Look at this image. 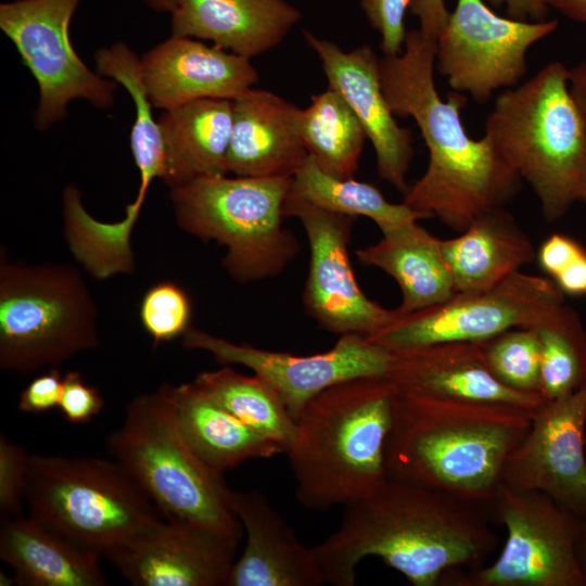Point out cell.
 Here are the masks:
<instances>
[{
    "label": "cell",
    "mask_w": 586,
    "mask_h": 586,
    "mask_svg": "<svg viewBox=\"0 0 586 586\" xmlns=\"http://www.w3.org/2000/svg\"><path fill=\"white\" fill-rule=\"evenodd\" d=\"M484 136L537 196L552 222L578 202L586 178V125L569 88V68L555 61L504 90Z\"/></svg>",
    "instance_id": "5b68a950"
},
{
    "label": "cell",
    "mask_w": 586,
    "mask_h": 586,
    "mask_svg": "<svg viewBox=\"0 0 586 586\" xmlns=\"http://www.w3.org/2000/svg\"><path fill=\"white\" fill-rule=\"evenodd\" d=\"M569 88L586 125V56L569 68Z\"/></svg>",
    "instance_id": "ee69618b"
},
{
    "label": "cell",
    "mask_w": 586,
    "mask_h": 586,
    "mask_svg": "<svg viewBox=\"0 0 586 586\" xmlns=\"http://www.w3.org/2000/svg\"><path fill=\"white\" fill-rule=\"evenodd\" d=\"M479 343L488 369L502 384L539 394L540 351L534 327L510 329Z\"/></svg>",
    "instance_id": "836d02e7"
},
{
    "label": "cell",
    "mask_w": 586,
    "mask_h": 586,
    "mask_svg": "<svg viewBox=\"0 0 586 586\" xmlns=\"http://www.w3.org/2000/svg\"><path fill=\"white\" fill-rule=\"evenodd\" d=\"M140 59L150 99L162 111L201 99L233 101L259 79L250 59L191 37L170 35Z\"/></svg>",
    "instance_id": "d6986e66"
},
{
    "label": "cell",
    "mask_w": 586,
    "mask_h": 586,
    "mask_svg": "<svg viewBox=\"0 0 586 586\" xmlns=\"http://www.w3.org/2000/svg\"><path fill=\"white\" fill-rule=\"evenodd\" d=\"M104 407L100 391L89 385L77 371L63 377V388L59 408L64 419L73 424L89 423Z\"/></svg>",
    "instance_id": "74e56055"
},
{
    "label": "cell",
    "mask_w": 586,
    "mask_h": 586,
    "mask_svg": "<svg viewBox=\"0 0 586 586\" xmlns=\"http://www.w3.org/2000/svg\"><path fill=\"white\" fill-rule=\"evenodd\" d=\"M82 0H14L0 4V28L34 76V124L44 131L67 116L77 99L98 110L114 104L117 84L91 71L69 39L71 20Z\"/></svg>",
    "instance_id": "8fae6325"
},
{
    "label": "cell",
    "mask_w": 586,
    "mask_h": 586,
    "mask_svg": "<svg viewBox=\"0 0 586 586\" xmlns=\"http://www.w3.org/2000/svg\"><path fill=\"white\" fill-rule=\"evenodd\" d=\"M106 445L166 520L242 538V525L226 500L222 474L206 466L183 437L168 383L132 398Z\"/></svg>",
    "instance_id": "8992f818"
},
{
    "label": "cell",
    "mask_w": 586,
    "mask_h": 586,
    "mask_svg": "<svg viewBox=\"0 0 586 586\" xmlns=\"http://www.w3.org/2000/svg\"><path fill=\"white\" fill-rule=\"evenodd\" d=\"M24 499L29 515L105 559L162 520L114 459L31 455Z\"/></svg>",
    "instance_id": "ba28073f"
},
{
    "label": "cell",
    "mask_w": 586,
    "mask_h": 586,
    "mask_svg": "<svg viewBox=\"0 0 586 586\" xmlns=\"http://www.w3.org/2000/svg\"><path fill=\"white\" fill-rule=\"evenodd\" d=\"M532 417L507 404L396 390L385 445L386 475L445 493L488 515L507 461Z\"/></svg>",
    "instance_id": "3957f363"
},
{
    "label": "cell",
    "mask_w": 586,
    "mask_h": 586,
    "mask_svg": "<svg viewBox=\"0 0 586 586\" xmlns=\"http://www.w3.org/2000/svg\"><path fill=\"white\" fill-rule=\"evenodd\" d=\"M552 281L564 295H586V251L564 268Z\"/></svg>",
    "instance_id": "7bdbcfd3"
},
{
    "label": "cell",
    "mask_w": 586,
    "mask_h": 586,
    "mask_svg": "<svg viewBox=\"0 0 586 586\" xmlns=\"http://www.w3.org/2000/svg\"><path fill=\"white\" fill-rule=\"evenodd\" d=\"M492 9L505 7L507 17L517 21L542 22L549 14L544 0H484Z\"/></svg>",
    "instance_id": "b9f144b4"
},
{
    "label": "cell",
    "mask_w": 586,
    "mask_h": 586,
    "mask_svg": "<svg viewBox=\"0 0 586 586\" xmlns=\"http://www.w3.org/2000/svg\"><path fill=\"white\" fill-rule=\"evenodd\" d=\"M441 245L456 292L495 286L536 257L531 238L505 207L476 218Z\"/></svg>",
    "instance_id": "484cf974"
},
{
    "label": "cell",
    "mask_w": 586,
    "mask_h": 586,
    "mask_svg": "<svg viewBox=\"0 0 586 586\" xmlns=\"http://www.w3.org/2000/svg\"><path fill=\"white\" fill-rule=\"evenodd\" d=\"M577 552L581 568L586 576V525L578 543Z\"/></svg>",
    "instance_id": "7dc6e473"
},
{
    "label": "cell",
    "mask_w": 586,
    "mask_h": 586,
    "mask_svg": "<svg viewBox=\"0 0 586 586\" xmlns=\"http://www.w3.org/2000/svg\"><path fill=\"white\" fill-rule=\"evenodd\" d=\"M395 392L386 377L355 378L328 387L304 406L284 451L302 506L345 507L387 477L385 445Z\"/></svg>",
    "instance_id": "277c9868"
},
{
    "label": "cell",
    "mask_w": 586,
    "mask_h": 586,
    "mask_svg": "<svg viewBox=\"0 0 586 586\" xmlns=\"http://www.w3.org/2000/svg\"><path fill=\"white\" fill-rule=\"evenodd\" d=\"M193 382L231 415L285 451L294 435L295 419L266 381L256 374H242L227 365L199 373Z\"/></svg>",
    "instance_id": "4dcf8cb0"
},
{
    "label": "cell",
    "mask_w": 586,
    "mask_h": 586,
    "mask_svg": "<svg viewBox=\"0 0 586 586\" xmlns=\"http://www.w3.org/2000/svg\"><path fill=\"white\" fill-rule=\"evenodd\" d=\"M409 11L418 17L419 29L435 40L445 29L450 15L444 0H412Z\"/></svg>",
    "instance_id": "60d3db41"
},
{
    "label": "cell",
    "mask_w": 586,
    "mask_h": 586,
    "mask_svg": "<svg viewBox=\"0 0 586 586\" xmlns=\"http://www.w3.org/2000/svg\"><path fill=\"white\" fill-rule=\"evenodd\" d=\"M30 454L21 445L0 435V512L20 515L25 502V487Z\"/></svg>",
    "instance_id": "d590c367"
},
{
    "label": "cell",
    "mask_w": 586,
    "mask_h": 586,
    "mask_svg": "<svg viewBox=\"0 0 586 586\" xmlns=\"http://www.w3.org/2000/svg\"><path fill=\"white\" fill-rule=\"evenodd\" d=\"M292 178L207 176L169 189L177 226L226 247L222 266L240 283L280 275L300 245L283 206Z\"/></svg>",
    "instance_id": "52a82bcc"
},
{
    "label": "cell",
    "mask_w": 586,
    "mask_h": 586,
    "mask_svg": "<svg viewBox=\"0 0 586 586\" xmlns=\"http://www.w3.org/2000/svg\"><path fill=\"white\" fill-rule=\"evenodd\" d=\"M182 346L205 351L220 365L251 369L280 395L294 419L328 387L355 378L385 377L391 362L390 351L356 333L341 335L327 352L306 356L237 344L194 327L182 335Z\"/></svg>",
    "instance_id": "9a60e30c"
},
{
    "label": "cell",
    "mask_w": 586,
    "mask_h": 586,
    "mask_svg": "<svg viewBox=\"0 0 586 586\" xmlns=\"http://www.w3.org/2000/svg\"><path fill=\"white\" fill-rule=\"evenodd\" d=\"M549 8H553L566 17L586 24V0H544Z\"/></svg>",
    "instance_id": "f6af8a7d"
},
{
    "label": "cell",
    "mask_w": 586,
    "mask_h": 586,
    "mask_svg": "<svg viewBox=\"0 0 586 586\" xmlns=\"http://www.w3.org/2000/svg\"><path fill=\"white\" fill-rule=\"evenodd\" d=\"M290 191L324 209L355 217H368L382 233L425 219L422 214L404 203L388 202L371 183L354 178L340 179L324 174L309 156L292 177Z\"/></svg>",
    "instance_id": "1f68e13d"
},
{
    "label": "cell",
    "mask_w": 586,
    "mask_h": 586,
    "mask_svg": "<svg viewBox=\"0 0 586 586\" xmlns=\"http://www.w3.org/2000/svg\"><path fill=\"white\" fill-rule=\"evenodd\" d=\"M557 27V20L517 21L498 15L484 0H457L437 38L436 69L454 91L485 103L496 90L518 86L527 51Z\"/></svg>",
    "instance_id": "4fadbf2b"
},
{
    "label": "cell",
    "mask_w": 586,
    "mask_h": 586,
    "mask_svg": "<svg viewBox=\"0 0 586 586\" xmlns=\"http://www.w3.org/2000/svg\"><path fill=\"white\" fill-rule=\"evenodd\" d=\"M491 514L507 531L489 564L447 573L445 586H586L578 543L586 520L538 491L501 484Z\"/></svg>",
    "instance_id": "30bf717a"
},
{
    "label": "cell",
    "mask_w": 586,
    "mask_h": 586,
    "mask_svg": "<svg viewBox=\"0 0 586 586\" xmlns=\"http://www.w3.org/2000/svg\"><path fill=\"white\" fill-rule=\"evenodd\" d=\"M95 72L124 87L135 105L130 130V150L139 170L140 184L135 203L142 207L148 189L155 178L163 179L165 155L153 103L141 73L140 56L124 41L102 47L94 53Z\"/></svg>",
    "instance_id": "f1b7e54d"
},
{
    "label": "cell",
    "mask_w": 586,
    "mask_h": 586,
    "mask_svg": "<svg viewBox=\"0 0 586 586\" xmlns=\"http://www.w3.org/2000/svg\"><path fill=\"white\" fill-rule=\"evenodd\" d=\"M228 507L246 535L227 586H319L324 584L314 547L304 545L258 491L227 488Z\"/></svg>",
    "instance_id": "44dd1931"
},
{
    "label": "cell",
    "mask_w": 586,
    "mask_h": 586,
    "mask_svg": "<svg viewBox=\"0 0 586 586\" xmlns=\"http://www.w3.org/2000/svg\"><path fill=\"white\" fill-rule=\"evenodd\" d=\"M233 101L201 99L158 116L169 189L207 176L226 175Z\"/></svg>",
    "instance_id": "d4e9b609"
},
{
    "label": "cell",
    "mask_w": 586,
    "mask_h": 586,
    "mask_svg": "<svg viewBox=\"0 0 586 586\" xmlns=\"http://www.w3.org/2000/svg\"><path fill=\"white\" fill-rule=\"evenodd\" d=\"M539 394L545 400L566 396L586 383V330L565 303L538 324Z\"/></svg>",
    "instance_id": "d6a6232c"
},
{
    "label": "cell",
    "mask_w": 586,
    "mask_h": 586,
    "mask_svg": "<svg viewBox=\"0 0 586 586\" xmlns=\"http://www.w3.org/2000/svg\"><path fill=\"white\" fill-rule=\"evenodd\" d=\"M578 202L586 204V178H585V181L583 183V187L578 196Z\"/></svg>",
    "instance_id": "681fc988"
},
{
    "label": "cell",
    "mask_w": 586,
    "mask_h": 586,
    "mask_svg": "<svg viewBox=\"0 0 586 586\" xmlns=\"http://www.w3.org/2000/svg\"><path fill=\"white\" fill-rule=\"evenodd\" d=\"M301 109L265 89L251 88L233 100L227 173L252 178H292L306 163Z\"/></svg>",
    "instance_id": "7402d4cb"
},
{
    "label": "cell",
    "mask_w": 586,
    "mask_h": 586,
    "mask_svg": "<svg viewBox=\"0 0 586 586\" xmlns=\"http://www.w3.org/2000/svg\"><path fill=\"white\" fill-rule=\"evenodd\" d=\"M437 40L420 29L407 33L398 55L380 58L382 89L396 117H411L429 151L424 174L404 193L403 203L463 231L476 218L504 208L519 192L521 177L483 136L472 139L460 111V92L444 100L434 81Z\"/></svg>",
    "instance_id": "7a4b0ae2"
},
{
    "label": "cell",
    "mask_w": 586,
    "mask_h": 586,
    "mask_svg": "<svg viewBox=\"0 0 586 586\" xmlns=\"http://www.w3.org/2000/svg\"><path fill=\"white\" fill-rule=\"evenodd\" d=\"M586 383L545 400L511 453L502 483L538 491L586 520Z\"/></svg>",
    "instance_id": "2e32d148"
},
{
    "label": "cell",
    "mask_w": 586,
    "mask_h": 586,
    "mask_svg": "<svg viewBox=\"0 0 586 586\" xmlns=\"http://www.w3.org/2000/svg\"><path fill=\"white\" fill-rule=\"evenodd\" d=\"M385 377L398 391L507 404L533 415L545 403L539 394L502 384L488 369L479 342H445L391 352Z\"/></svg>",
    "instance_id": "ffe728a7"
},
{
    "label": "cell",
    "mask_w": 586,
    "mask_h": 586,
    "mask_svg": "<svg viewBox=\"0 0 586 586\" xmlns=\"http://www.w3.org/2000/svg\"><path fill=\"white\" fill-rule=\"evenodd\" d=\"M303 35L320 59L329 87L341 93L362 125L375 152L379 176L404 194L409 187L412 133L399 126L387 104L380 79V58L368 44L346 52L307 29Z\"/></svg>",
    "instance_id": "ac0fdd59"
},
{
    "label": "cell",
    "mask_w": 586,
    "mask_h": 586,
    "mask_svg": "<svg viewBox=\"0 0 586 586\" xmlns=\"http://www.w3.org/2000/svg\"><path fill=\"white\" fill-rule=\"evenodd\" d=\"M441 241L415 221L382 233L377 243L357 250L362 265L383 270L399 285L398 316L440 304L456 293Z\"/></svg>",
    "instance_id": "4316f807"
},
{
    "label": "cell",
    "mask_w": 586,
    "mask_h": 586,
    "mask_svg": "<svg viewBox=\"0 0 586 586\" xmlns=\"http://www.w3.org/2000/svg\"><path fill=\"white\" fill-rule=\"evenodd\" d=\"M0 558L23 586H104L100 556L31 515H1Z\"/></svg>",
    "instance_id": "cb8c5ba5"
},
{
    "label": "cell",
    "mask_w": 586,
    "mask_h": 586,
    "mask_svg": "<svg viewBox=\"0 0 586 586\" xmlns=\"http://www.w3.org/2000/svg\"><path fill=\"white\" fill-rule=\"evenodd\" d=\"M146 8L156 13H168L176 9L178 0H140Z\"/></svg>",
    "instance_id": "bcb514c9"
},
{
    "label": "cell",
    "mask_w": 586,
    "mask_h": 586,
    "mask_svg": "<svg viewBox=\"0 0 586 586\" xmlns=\"http://www.w3.org/2000/svg\"><path fill=\"white\" fill-rule=\"evenodd\" d=\"M169 397L178 426L199 458L222 474L240 463L271 458L283 449L244 424L194 382L169 384Z\"/></svg>",
    "instance_id": "83f0119b"
},
{
    "label": "cell",
    "mask_w": 586,
    "mask_h": 586,
    "mask_svg": "<svg viewBox=\"0 0 586 586\" xmlns=\"http://www.w3.org/2000/svg\"><path fill=\"white\" fill-rule=\"evenodd\" d=\"M63 378L56 367L37 375L22 391L18 409L27 413H42L59 407Z\"/></svg>",
    "instance_id": "f35d334b"
},
{
    "label": "cell",
    "mask_w": 586,
    "mask_h": 586,
    "mask_svg": "<svg viewBox=\"0 0 586 586\" xmlns=\"http://www.w3.org/2000/svg\"><path fill=\"white\" fill-rule=\"evenodd\" d=\"M16 584L14 577H9L7 574H3V572H0V585L1 586H10Z\"/></svg>",
    "instance_id": "c3c4849f"
},
{
    "label": "cell",
    "mask_w": 586,
    "mask_h": 586,
    "mask_svg": "<svg viewBox=\"0 0 586 586\" xmlns=\"http://www.w3.org/2000/svg\"><path fill=\"white\" fill-rule=\"evenodd\" d=\"M283 213L297 218L307 237L309 264L303 304L321 329L370 336L397 318L396 308L370 300L356 280L348 244L357 217L319 207L290 190Z\"/></svg>",
    "instance_id": "5bb4252c"
},
{
    "label": "cell",
    "mask_w": 586,
    "mask_h": 586,
    "mask_svg": "<svg viewBox=\"0 0 586 586\" xmlns=\"http://www.w3.org/2000/svg\"><path fill=\"white\" fill-rule=\"evenodd\" d=\"M584 251L574 239L562 233H552L540 243L535 259L545 276L552 280Z\"/></svg>",
    "instance_id": "ab89813d"
},
{
    "label": "cell",
    "mask_w": 586,
    "mask_h": 586,
    "mask_svg": "<svg viewBox=\"0 0 586 586\" xmlns=\"http://www.w3.org/2000/svg\"><path fill=\"white\" fill-rule=\"evenodd\" d=\"M499 536L488 515L453 496L386 477L347 506L337 530L314 546L324 584L354 586L356 568L380 558L415 586L485 564Z\"/></svg>",
    "instance_id": "6da1fadb"
},
{
    "label": "cell",
    "mask_w": 586,
    "mask_h": 586,
    "mask_svg": "<svg viewBox=\"0 0 586 586\" xmlns=\"http://www.w3.org/2000/svg\"><path fill=\"white\" fill-rule=\"evenodd\" d=\"M301 18L288 0H178L170 30L251 60L278 47Z\"/></svg>",
    "instance_id": "603a6c76"
},
{
    "label": "cell",
    "mask_w": 586,
    "mask_h": 586,
    "mask_svg": "<svg viewBox=\"0 0 586 586\" xmlns=\"http://www.w3.org/2000/svg\"><path fill=\"white\" fill-rule=\"evenodd\" d=\"M565 303L546 276L519 271L495 286L456 292L446 301L397 316L368 336L390 352L445 342H482L507 330L533 327Z\"/></svg>",
    "instance_id": "7c38bea8"
},
{
    "label": "cell",
    "mask_w": 586,
    "mask_h": 586,
    "mask_svg": "<svg viewBox=\"0 0 586 586\" xmlns=\"http://www.w3.org/2000/svg\"><path fill=\"white\" fill-rule=\"evenodd\" d=\"M298 129L308 156L321 171L354 178L368 138L340 92L328 86L313 95L310 104L301 110Z\"/></svg>",
    "instance_id": "f546056e"
},
{
    "label": "cell",
    "mask_w": 586,
    "mask_h": 586,
    "mask_svg": "<svg viewBox=\"0 0 586 586\" xmlns=\"http://www.w3.org/2000/svg\"><path fill=\"white\" fill-rule=\"evenodd\" d=\"M412 0H361L364 11L371 27L381 37L384 55H398L404 50L408 30L405 17Z\"/></svg>",
    "instance_id": "8d00e7d4"
},
{
    "label": "cell",
    "mask_w": 586,
    "mask_h": 586,
    "mask_svg": "<svg viewBox=\"0 0 586 586\" xmlns=\"http://www.w3.org/2000/svg\"><path fill=\"white\" fill-rule=\"evenodd\" d=\"M139 314L143 328L156 346L184 334L190 327L191 303L179 285L163 281L145 292Z\"/></svg>",
    "instance_id": "e575fe53"
},
{
    "label": "cell",
    "mask_w": 586,
    "mask_h": 586,
    "mask_svg": "<svg viewBox=\"0 0 586 586\" xmlns=\"http://www.w3.org/2000/svg\"><path fill=\"white\" fill-rule=\"evenodd\" d=\"M98 310L69 264L27 265L0 256V367L29 374L99 346Z\"/></svg>",
    "instance_id": "9c48e42d"
},
{
    "label": "cell",
    "mask_w": 586,
    "mask_h": 586,
    "mask_svg": "<svg viewBox=\"0 0 586 586\" xmlns=\"http://www.w3.org/2000/svg\"><path fill=\"white\" fill-rule=\"evenodd\" d=\"M239 538L160 520L106 560L135 586H227Z\"/></svg>",
    "instance_id": "e0dca14e"
}]
</instances>
